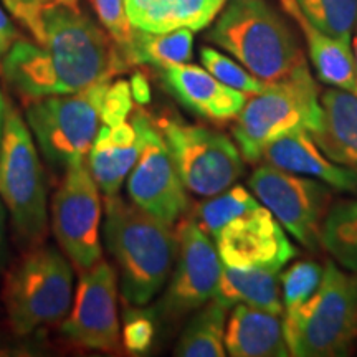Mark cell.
I'll list each match as a JSON object with an SVG mask.
<instances>
[{
    "mask_svg": "<svg viewBox=\"0 0 357 357\" xmlns=\"http://www.w3.org/2000/svg\"><path fill=\"white\" fill-rule=\"evenodd\" d=\"M283 333L291 356L346 354L357 339V273H342L328 263L314 294L284 312Z\"/></svg>",
    "mask_w": 357,
    "mask_h": 357,
    "instance_id": "277c9868",
    "label": "cell"
},
{
    "mask_svg": "<svg viewBox=\"0 0 357 357\" xmlns=\"http://www.w3.org/2000/svg\"><path fill=\"white\" fill-rule=\"evenodd\" d=\"M61 331L89 349L108 351L118 346V280L108 261L100 260L83 271Z\"/></svg>",
    "mask_w": 357,
    "mask_h": 357,
    "instance_id": "5bb4252c",
    "label": "cell"
},
{
    "mask_svg": "<svg viewBox=\"0 0 357 357\" xmlns=\"http://www.w3.org/2000/svg\"><path fill=\"white\" fill-rule=\"evenodd\" d=\"M182 184L194 194L212 197L243 174V160L225 134L166 118L159 123Z\"/></svg>",
    "mask_w": 357,
    "mask_h": 357,
    "instance_id": "9c48e42d",
    "label": "cell"
},
{
    "mask_svg": "<svg viewBox=\"0 0 357 357\" xmlns=\"http://www.w3.org/2000/svg\"><path fill=\"white\" fill-rule=\"evenodd\" d=\"M200 60H202L204 68L227 86L253 96L265 91L268 83L253 77L247 68H243L242 65H238L231 58L215 50V48L204 47L200 50Z\"/></svg>",
    "mask_w": 357,
    "mask_h": 357,
    "instance_id": "f1b7e54d",
    "label": "cell"
},
{
    "mask_svg": "<svg viewBox=\"0 0 357 357\" xmlns=\"http://www.w3.org/2000/svg\"><path fill=\"white\" fill-rule=\"evenodd\" d=\"M91 2L98 19L108 30V35L123 56L132 33V25L128 19L124 0H91Z\"/></svg>",
    "mask_w": 357,
    "mask_h": 357,
    "instance_id": "4dcf8cb0",
    "label": "cell"
},
{
    "mask_svg": "<svg viewBox=\"0 0 357 357\" xmlns=\"http://www.w3.org/2000/svg\"><path fill=\"white\" fill-rule=\"evenodd\" d=\"M134 29L162 33L177 29L197 32L215 20L225 0H124Z\"/></svg>",
    "mask_w": 357,
    "mask_h": 357,
    "instance_id": "d6986e66",
    "label": "cell"
},
{
    "mask_svg": "<svg viewBox=\"0 0 357 357\" xmlns=\"http://www.w3.org/2000/svg\"><path fill=\"white\" fill-rule=\"evenodd\" d=\"M260 207L257 199L242 185H236L229 192H220V194L212 195L211 200H205L195 207L190 220L204 230L208 236H213L220 231L227 223L235 218L250 213Z\"/></svg>",
    "mask_w": 357,
    "mask_h": 357,
    "instance_id": "4316f807",
    "label": "cell"
},
{
    "mask_svg": "<svg viewBox=\"0 0 357 357\" xmlns=\"http://www.w3.org/2000/svg\"><path fill=\"white\" fill-rule=\"evenodd\" d=\"M321 106L323 126L311 132L312 139L329 159L357 176V96L344 89H329Z\"/></svg>",
    "mask_w": 357,
    "mask_h": 357,
    "instance_id": "7402d4cb",
    "label": "cell"
},
{
    "mask_svg": "<svg viewBox=\"0 0 357 357\" xmlns=\"http://www.w3.org/2000/svg\"><path fill=\"white\" fill-rule=\"evenodd\" d=\"M260 159L283 171L311 176L341 190H357V176L347 167L329 162L306 129L276 137L261 151Z\"/></svg>",
    "mask_w": 357,
    "mask_h": 357,
    "instance_id": "e0dca14e",
    "label": "cell"
},
{
    "mask_svg": "<svg viewBox=\"0 0 357 357\" xmlns=\"http://www.w3.org/2000/svg\"><path fill=\"white\" fill-rule=\"evenodd\" d=\"M227 310L213 300L205 303L187 324L174 354L181 357H223L225 356Z\"/></svg>",
    "mask_w": 357,
    "mask_h": 357,
    "instance_id": "d4e9b609",
    "label": "cell"
},
{
    "mask_svg": "<svg viewBox=\"0 0 357 357\" xmlns=\"http://www.w3.org/2000/svg\"><path fill=\"white\" fill-rule=\"evenodd\" d=\"M111 78L70 95L40 98L26 109V121L40 149L55 167L84 162L101 123V106Z\"/></svg>",
    "mask_w": 357,
    "mask_h": 357,
    "instance_id": "8992f818",
    "label": "cell"
},
{
    "mask_svg": "<svg viewBox=\"0 0 357 357\" xmlns=\"http://www.w3.org/2000/svg\"><path fill=\"white\" fill-rule=\"evenodd\" d=\"M354 60H356V68H357V24H356V37H354Z\"/></svg>",
    "mask_w": 357,
    "mask_h": 357,
    "instance_id": "f35d334b",
    "label": "cell"
},
{
    "mask_svg": "<svg viewBox=\"0 0 357 357\" xmlns=\"http://www.w3.org/2000/svg\"><path fill=\"white\" fill-rule=\"evenodd\" d=\"M281 6L305 35L307 53L321 82L354 93L357 68L351 42L334 38L312 25L301 12L296 0H281Z\"/></svg>",
    "mask_w": 357,
    "mask_h": 357,
    "instance_id": "ffe728a7",
    "label": "cell"
},
{
    "mask_svg": "<svg viewBox=\"0 0 357 357\" xmlns=\"http://www.w3.org/2000/svg\"><path fill=\"white\" fill-rule=\"evenodd\" d=\"M132 109V95L131 84L124 79H118L111 83L106 89L105 100L101 106V121L106 126H116L126 121V118Z\"/></svg>",
    "mask_w": 357,
    "mask_h": 357,
    "instance_id": "1f68e13d",
    "label": "cell"
},
{
    "mask_svg": "<svg viewBox=\"0 0 357 357\" xmlns=\"http://www.w3.org/2000/svg\"><path fill=\"white\" fill-rule=\"evenodd\" d=\"M126 66L111 37L65 2L45 8L38 42L17 40L2 61L7 82L32 100L82 91Z\"/></svg>",
    "mask_w": 357,
    "mask_h": 357,
    "instance_id": "6da1fadb",
    "label": "cell"
},
{
    "mask_svg": "<svg viewBox=\"0 0 357 357\" xmlns=\"http://www.w3.org/2000/svg\"><path fill=\"white\" fill-rule=\"evenodd\" d=\"M208 38L265 83L291 77L306 65L296 33L265 0L229 3Z\"/></svg>",
    "mask_w": 357,
    "mask_h": 357,
    "instance_id": "3957f363",
    "label": "cell"
},
{
    "mask_svg": "<svg viewBox=\"0 0 357 357\" xmlns=\"http://www.w3.org/2000/svg\"><path fill=\"white\" fill-rule=\"evenodd\" d=\"M3 227H6V212H3L2 202H0V247H2L3 240Z\"/></svg>",
    "mask_w": 357,
    "mask_h": 357,
    "instance_id": "74e56055",
    "label": "cell"
},
{
    "mask_svg": "<svg viewBox=\"0 0 357 357\" xmlns=\"http://www.w3.org/2000/svg\"><path fill=\"white\" fill-rule=\"evenodd\" d=\"M71 288V266L60 252L40 247L26 253L3 283V303L13 331L29 334L60 321L70 310Z\"/></svg>",
    "mask_w": 357,
    "mask_h": 357,
    "instance_id": "52a82bcc",
    "label": "cell"
},
{
    "mask_svg": "<svg viewBox=\"0 0 357 357\" xmlns=\"http://www.w3.org/2000/svg\"><path fill=\"white\" fill-rule=\"evenodd\" d=\"M321 243L342 266L357 273V200L341 202L329 211Z\"/></svg>",
    "mask_w": 357,
    "mask_h": 357,
    "instance_id": "484cf974",
    "label": "cell"
},
{
    "mask_svg": "<svg viewBox=\"0 0 357 357\" xmlns=\"http://www.w3.org/2000/svg\"><path fill=\"white\" fill-rule=\"evenodd\" d=\"M139 155V139L132 123L102 126L89 149V172L106 197L116 195Z\"/></svg>",
    "mask_w": 357,
    "mask_h": 357,
    "instance_id": "ac0fdd59",
    "label": "cell"
},
{
    "mask_svg": "<svg viewBox=\"0 0 357 357\" xmlns=\"http://www.w3.org/2000/svg\"><path fill=\"white\" fill-rule=\"evenodd\" d=\"M354 95L357 96V79H356V88H354Z\"/></svg>",
    "mask_w": 357,
    "mask_h": 357,
    "instance_id": "ab89813d",
    "label": "cell"
},
{
    "mask_svg": "<svg viewBox=\"0 0 357 357\" xmlns=\"http://www.w3.org/2000/svg\"><path fill=\"white\" fill-rule=\"evenodd\" d=\"M194 55V33L190 29L154 33L134 29L128 48L123 53L126 65H154L167 68L171 65L189 63Z\"/></svg>",
    "mask_w": 357,
    "mask_h": 357,
    "instance_id": "cb8c5ba5",
    "label": "cell"
},
{
    "mask_svg": "<svg viewBox=\"0 0 357 357\" xmlns=\"http://www.w3.org/2000/svg\"><path fill=\"white\" fill-rule=\"evenodd\" d=\"M215 245L223 265L242 270L280 271L296 255L278 218L261 205L227 223L215 235Z\"/></svg>",
    "mask_w": 357,
    "mask_h": 357,
    "instance_id": "9a60e30c",
    "label": "cell"
},
{
    "mask_svg": "<svg viewBox=\"0 0 357 357\" xmlns=\"http://www.w3.org/2000/svg\"><path fill=\"white\" fill-rule=\"evenodd\" d=\"M248 184L288 234L307 248L319 247L329 204V190L323 184L270 164L255 169Z\"/></svg>",
    "mask_w": 357,
    "mask_h": 357,
    "instance_id": "7c38bea8",
    "label": "cell"
},
{
    "mask_svg": "<svg viewBox=\"0 0 357 357\" xmlns=\"http://www.w3.org/2000/svg\"><path fill=\"white\" fill-rule=\"evenodd\" d=\"M323 118L318 86L305 65L291 77L268 83L265 91L245 102L236 116L234 136L243 159L258 162L265 146L276 137L298 129L316 132Z\"/></svg>",
    "mask_w": 357,
    "mask_h": 357,
    "instance_id": "5b68a950",
    "label": "cell"
},
{
    "mask_svg": "<svg viewBox=\"0 0 357 357\" xmlns=\"http://www.w3.org/2000/svg\"><path fill=\"white\" fill-rule=\"evenodd\" d=\"M6 116H7V106H6V101H3L2 91H0V144H2L3 126H6Z\"/></svg>",
    "mask_w": 357,
    "mask_h": 357,
    "instance_id": "8d00e7d4",
    "label": "cell"
},
{
    "mask_svg": "<svg viewBox=\"0 0 357 357\" xmlns=\"http://www.w3.org/2000/svg\"><path fill=\"white\" fill-rule=\"evenodd\" d=\"M178 253L171 287L164 296L162 314L182 318L205 306L215 296L222 273V260L211 236L194 222L185 220L177 229Z\"/></svg>",
    "mask_w": 357,
    "mask_h": 357,
    "instance_id": "4fadbf2b",
    "label": "cell"
},
{
    "mask_svg": "<svg viewBox=\"0 0 357 357\" xmlns=\"http://www.w3.org/2000/svg\"><path fill=\"white\" fill-rule=\"evenodd\" d=\"M213 300L225 310L247 305L276 316L283 314L278 271L265 268L242 270L223 265Z\"/></svg>",
    "mask_w": 357,
    "mask_h": 357,
    "instance_id": "603a6c76",
    "label": "cell"
},
{
    "mask_svg": "<svg viewBox=\"0 0 357 357\" xmlns=\"http://www.w3.org/2000/svg\"><path fill=\"white\" fill-rule=\"evenodd\" d=\"M0 197L24 238H42L47 230L43 171L29 128L13 111H7L0 144Z\"/></svg>",
    "mask_w": 357,
    "mask_h": 357,
    "instance_id": "ba28073f",
    "label": "cell"
},
{
    "mask_svg": "<svg viewBox=\"0 0 357 357\" xmlns=\"http://www.w3.org/2000/svg\"><path fill=\"white\" fill-rule=\"evenodd\" d=\"M129 84H131L132 100H136L139 105H147L151 101V86L144 75L134 73Z\"/></svg>",
    "mask_w": 357,
    "mask_h": 357,
    "instance_id": "d590c367",
    "label": "cell"
},
{
    "mask_svg": "<svg viewBox=\"0 0 357 357\" xmlns=\"http://www.w3.org/2000/svg\"><path fill=\"white\" fill-rule=\"evenodd\" d=\"M52 225L60 247L78 270L101 260L100 189L84 164L66 169L52 204Z\"/></svg>",
    "mask_w": 357,
    "mask_h": 357,
    "instance_id": "8fae6325",
    "label": "cell"
},
{
    "mask_svg": "<svg viewBox=\"0 0 357 357\" xmlns=\"http://www.w3.org/2000/svg\"><path fill=\"white\" fill-rule=\"evenodd\" d=\"M17 38H19V32H17L15 25L8 19L6 10L0 7V56H3L10 50V47L17 42Z\"/></svg>",
    "mask_w": 357,
    "mask_h": 357,
    "instance_id": "e575fe53",
    "label": "cell"
},
{
    "mask_svg": "<svg viewBox=\"0 0 357 357\" xmlns=\"http://www.w3.org/2000/svg\"><path fill=\"white\" fill-rule=\"evenodd\" d=\"M301 12L324 33L351 42L357 24V0H296Z\"/></svg>",
    "mask_w": 357,
    "mask_h": 357,
    "instance_id": "83f0119b",
    "label": "cell"
},
{
    "mask_svg": "<svg viewBox=\"0 0 357 357\" xmlns=\"http://www.w3.org/2000/svg\"><path fill=\"white\" fill-rule=\"evenodd\" d=\"M323 271V268L314 261H298L280 276L284 307H287L284 312L298 310L303 303L310 300L319 287Z\"/></svg>",
    "mask_w": 357,
    "mask_h": 357,
    "instance_id": "f546056e",
    "label": "cell"
},
{
    "mask_svg": "<svg viewBox=\"0 0 357 357\" xmlns=\"http://www.w3.org/2000/svg\"><path fill=\"white\" fill-rule=\"evenodd\" d=\"M132 126L139 139V155L128 176V194L137 207L172 225L189 208L185 185L169 153L164 136L151 119L137 111Z\"/></svg>",
    "mask_w": 357,
    "mask_h": 357,
    "instance_id": "30bf717a",
    "label": "cell"
},
{
    "mask_svg": "<svg viewBox=\"0 0 357 357\" xmlns=\"http://www.w3.org/2000/svg\"><path fill=\"white\" fill-rule=\"evenodd\" d=\"M225 349L234 357H287L283 323L271 312L236 305L225 331Z\"/></svg>",
    "mask_w": 357,
    "mask_h": 357,
    "instance_id": "44dd1931",
    "label": "cell"
},
{
    "mask_svg": "<svg viewBox=\"0 0 357 357\" xmlns=\"http://www.w3.org/2000/svg\"><path fill=\"white\" fill-rule=\"evenodd\" d=\"M105 211V240L119 266L124 300L146 305L171 276L178 253L177 234L118 194L106 197Z\"/></svg>",
    "mask_w": 357,
    "mask_h": 357,
    "instance_id": "7a4b0ae2",
    "label": "cell"
},
{
    "mask_svg": "<svg viewBox=\"0 0 357 357\" xmlns=\"http://www.w3.org/2000/svg\"><path fill=\"white\" fill-rule=\"evenodd\" d=\"M153 339H154L153 321L144 314L128 316L126 326H124V331H123V341L128 351L136 352V354L146 352L149 349Z\"/></svg>",
    "mask_w": 357,
    "mask_h": 357,
    "instance_id": "836d02e7",
    "label": "cell"
},
{
    "mask_svg": "<svg viewBox=\"0 0 357 357\" xmlns=\"http://www.w3.org/2000/svg\"><path fill=\"white\" fill-rule=\"evenodd\" d=\"M2 2L7 10L33 35L35 42H38L42 37V13L45 8L60 2L77 3L78 0H2Z\"/></svg>",
    "mask_w": 357,
    "mask_h": 357,
    "instance_id": "d6a6232c",
    "label": "cell"
},
{
    "mask_svg": "<svg viewBox=\"0 0 357 357\" xmlns=\"http://www.w3.org/2000/svg\"><path fill=\"white\" fill-rule=\"evenodd\" d=\"M164 82L187 109L211 121L236 118L247 102L245 93L220 83L207 70L195 65L167 66L164 68Z\"/></svg>",
    "mask_w": 357,
    "mask_h": 357,
    "instance_id": "2e32d148",
    "label": "cell"
}]
</instances>
